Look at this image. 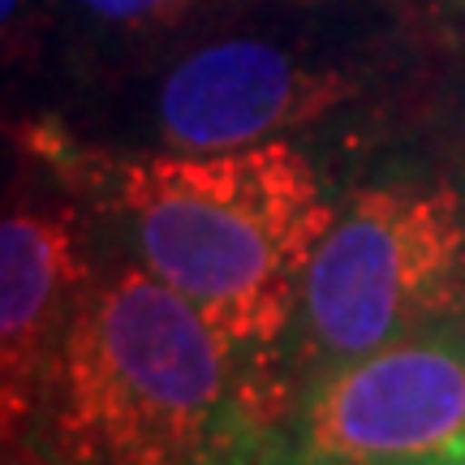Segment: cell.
Wrapping results in <instances>:
<instances>
[{
	"instance_id": "obj_1",
	"label": "cell",
	"mask_w": 465,
	"mask_h": 465,
	"mask_svg": "<svg viewBox=\"0 0 465 465\" xmlns=\"http://www.w3.org/2000/svg\"><path fill=\"white\" fill-rule=\"evenodd\" d=\"M48 160L125 229L134 259L173 284L242 358H272L336 220L293 143L237 151H83L44 134Z\"/></svg>"
},
{
	"instance_id": "obj_2",
	"label": "cell",
	"mask_w": 465,
	"mask_h": 465,
	"mask_svg": "<svg viewBox=\"0 0 465 465\" xmlns=\"http://www.w3.org/2000/svg\"><path fill=\"white\" fill-rule=\"evenodd\" d=\"M138 259L95 267L44 392L35 435L69 465H254L276 401ZM31 435V431H26Z\"/></svg>"
},
{
	"instance_id": "obj_3",
	"label": "cell",
	"mask_w": 465,
	"mask_h": 465,
	"mask_svg": "<svg viewBox=\"0 0 465 465\" xmlns=\"http://www.w3.org/2000/svg\"><path fill=\"white\" fill-rule=\"evenodd\" d=\"M465 319V194L440 182H371L336 207L298 302L315 375Z\"/></svg>"
},
{
	"instance_id": "obj_4",
	"label": "cell",
	"mask_w": 465,
	"mask_h": 465,
	"mask_svg": "<svg viewBox=\"0 0 465 465\" xmlns=\"http://www.w3.org/2000/svg\"><path fill=\"white\" fill-rule=\"evenodd\" d=\"M298 465H465V341L410 336L311 380Z\"/></svg>"
},
{
	"instance_id": "obj_5",
	"label": "cell",
	"mask_w": 465,
	"mask_h": 465,
	"mask_svg": "<svg viewBox=\"0 0 465 465\" xmlns=\"http://www.w3.org/2000/svg\"><path fill=\"white\" fill-rule=\"evenodd\" d=\"M358 100L345 69L267 39H216L168 65L151 95L160 151H237L306 130Z\"/></svg>"
},
{
	"instance_id": "obj_6",
	"label": "cell",
	"mask_w": 465,
	"mask_h": 465,
	"mask_svg": "<svg viewBox=\"0 0 465 465\" xmlns=\"http://www.w3.org/2000/svg\"><path fill=\"white\" fill-rule=\"evenodd\" d=\"M95 276L69 203L9 199L0 224V414L5 440L35 431L74 311Z\"/></svg>"
},
{
	"instance_id": "obj_7",
	"label": "cell",
	"mask_w": 465,
	"mask_h": 465,
	"mask_svg": "<svg viewBox=\"0 0 465 465\" xmlns=\"http://www.w3.org/2000/svg\"><path fill=\"white\" fill-rule=\"evenodd\" d=\"M69 5H74L78 22L104 39L147 44V39L190 26L216 0H69Z\"/></svg>"
},
{
	"instance_id": "obj_8",
	"label": "cell",
	"mask_w": 465,
	"mask_h": 465,
	"mask_svg": "<svg viewBox=\"0 0 465 465\" xmlns=\"http://www.w3.org/2000/svg\"><path fill=\"white\" fill-rule=\"evenodd\" d=\"M5 465H69V461H61V457L31 431V435H17V440H5Z\"/></svg>"
},
{
	"instance_id": "obj_9",
	"label": "cell",
	"mask_w": 465,
	"mask_h": 465,
	"mask_svg": "<svg viewBox=\"0 0 465 465\" xmlns=\"http://www.w3.org/2000/svg\"><path fill=\"white\" fill-rule=\"evenodd\" d=\"M22 17H26V0H5V31L14 35L22 26Z\"/></svg>"
},
{
	"instance_id": "obj_10",
	"label": "cell",
	"mask_w": 465,
	"mask_h": 465,
	"mask_svg": "<svg viewBox=\"0 0 465 465\" xmlns=\"http://www.w3.org/2000/svg\"><path fill=\"white\" fill-rule=\"evenodd\" d=\"M452 5H457V9H465V0H452Z\"/></svg>"
}]
</instances>
